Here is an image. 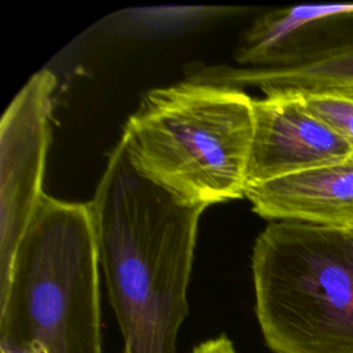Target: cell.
Segmentation results:
<instances>
[{"label":"cell","mask_w":353,"mask_h":353,"mask_svg":"<svg viewBox=\"0 0 353 353\" xmlns=\"http://www.w3.org/2000/svg\"><path fill=\"white\" fill-rule=\"evenodd\" d=\"M252 134L244 90L186 79L145 92L119 142L143 176L207 208L244 196Z\"/></svg>","instance_id":"3957f363"},{"label":"cell","mask_w":353,"mask_h":353,"mask_svg":"<svg viewBox=\"0 0 353 353\" xmlns=\"http://www.w3.org/2000/svg\"><path fill=\"white\" fill-rule=\"evenodd\" d=\"M55 84L51 70H39L15 95L1 119L0 287L10 277L18 244L46 194L43 178Z\"/></svg>","instance_id":"5b68a950"},{"label":"cell","mask_w":353,"mask_h":353,"mask_svg":"<svg viewBox=\"0 0 353 353\" xmlns=\"http://www.w3.org/2000/svg\"><path fill=\"white\" fill-rule=\"evenodd\" d=\"M244 197L269 221L353 230V153L313 168L250 185Z\"/></svg>","instance_id":"ba28073f"},{"label":"cell","mask_w":353,"mask_h":353,"mask_svg":"<svg viewBox=\"0 0 353 353\" xmlns=\"http://www.w3.org/2000/svg\"><path fill=\"white\" fill-rule=\"evenodd\" d=\"M189 79L241 90L258 87L266 97L353 88V47L310 63L281 69L197 65L189 68Z\"/></svg>","instance_id":"9c48e42d"},{"label":"cell","mask_w":353,"mask_h":353,"mask_svg":"<svg viewBox=\"0 0 353 353\" xmlns=\"http://www.w3.org/2000/svg\"><path fill=\"white\" fill-rule=\"evenodd\" d=\"M349 234H350V237H352V240H353V230H350V232H349Z\"/></svg>","instance_id":"7c38bea8"},{"label":"cell","mask_w":353,"mask_h":353,"mask_svg":"<svg viewBox=\"0 0 353 353\" xmlns=\"http://www.w3.org/2000/svg\"><path fill=\"white\" fill-rule=\"evenodd\" d=\"M301 98L306 108L338 132L353 150V88L303 94Z\"/></svg>","instance_id":"30bf717a"},{"label":"cell","mask_w":353,"mask_h":353,"mask_svg":"<svg viewBox=\"0 0 353 353\" xmlns=\"http://www.w3.org/2000/svg\"><path fill=\"white\" fill-rule=\"evenodd\" d=\"M90 207L123 353H176L205 207L183 203L143 176L120 142Z\"/></svg>","instance_id":"6da1fadb"},{"label":"cell","mask_w":353,"mask_h":353,"mask_svg":"<svg viewBox=\"0 0 353 353\" xmlns=\"http://www.w3.org/2000/svg\"><path fill=\"white\" fill-rule=\"evenodd\" d=\"M190 353H237V350L233 342L225 334H221L215 338L200 342L192 349Z\"/></svg>","instance_id":"8fae6325"},{"label":"cell","mask_w":353,"mask_h":353,"mask_svg":"<svg viewBox=\"0 0 353 353\" xmlns=\"http://www.w3.org/2000/svg\"><path fill=\"white\" fill-rule=\"evenodd\" d=\"M352 153L349 143L314 116L301 95L280 94L254 99L247 186L331 163Z\"/></svg>","instance_id":"8992f818"},{"label":"cell","mask_w":353,"mask_h":353,"mask_svg":"<svg viewBox=\"0 0 353 353\" xmlns=\"http://www.w3.org/2000/svg\"><path fill=\"white\" fill-rule=\"evenodd\" d=\"M251 268L258 324L273 353H353L349 232L270 221Z\"/></svg>","instance_id":"277c9868"},{"label":"cell","mask_w":353,"mask_h":353,"mask_svg":"<svg viewBox=\"0 0 353 353\" xmlns=\"http://www.w3.org/2000/svg\"><path fill=\"white\" fill-rule=\"evenodd\" d=\"M90 203L44 194L0 287V353H102Z\"/></svg>","instance_id":"7a4b0ae2"},{"label":"cell","mask_w":353,"mask_h":353,"mask_svg":"<svg viewBox=\"0 0 353 353\" xmlns=\"http://www.w3.org/2000/svg\"><path fill=\"white\" fill-rule=\"evenodd\" d=\"M353 47V3L302 4L261 14L234 51L241 68L281 69Z\"/></svg>","instance_id":"52a82bcc"}]
</instances>
